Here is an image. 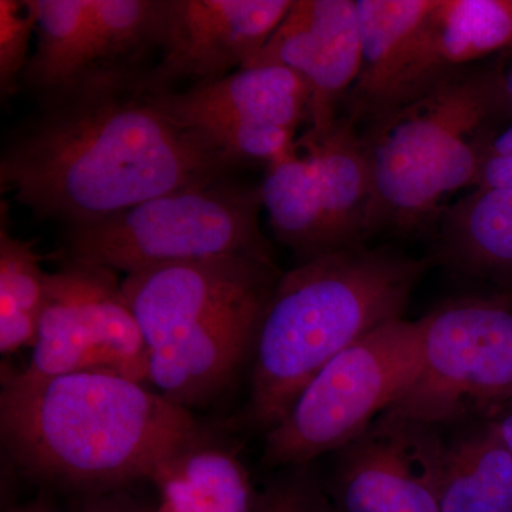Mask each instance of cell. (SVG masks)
I'll return each instance as SVG.
<instances>
[{"label":"cell","mask_w":512,"mask_h":512,"mask_svg":"<svg viewBox=\"0 0 512 512\" xmlns=\"http://www.w3.org/2000/svg\"><path fill=\"white\" fill-rule=\"evenodd\" d=\"M141 80H94L39 101L3 148L2 191L70 227L225 180L239 161L174 119Z\"/></svg>","instance_id":"cell-1"},{"label":"cell","mask_w":512,"mask_h":512,"mask_svg":"<svg viewBox=\"0 0 512 512\" xmlns=\"http://www.w3.org/2000/svg\"><path fill=\"white\" fill-rule=\"evenodd\" d=\"M0 433L26 476L74 493L150 481L201 440L188 409L109 372L6 377Z\"/></svg>","instance_id":"cell-2"},{"label":"cell","mask_w":512,"mask_h":512,"mask_svg":"<svg viewBox=\"0 0 512 512\" xmlns=\"http://www.w3.org/2000/svg\"><path fill=\"white\" fill-rule=\"evenodd\" d=\"M426 261L362 245L282 274L256 335L247 421L274 429L333 357L403 318Z\"/></svg>","instance_id":"cell-3"},{"label":"cell","mask_w":512,"mask_h":512,"mask_svg":"<svg viewBox=\"0 0 512 512\" xmlns=\"http://www.w3.org/2000/svg\"><path fill=\"white\" fill-rule=\"evenodd\" d=\"M507 103L503 79L463 69L367 124L362 136L375 229L417 227L461 188L474 187L490 141L485 128Z\"/></svg>","instance_id":"cell-4"},{"label":"cell","mask_w":512,"mask_h":512,"mask_svg":"<svg viewBox=\"0 0 512 512\" xmlns=\"http://www.w3.org/2000/svg\"><path fill=\"white\" fill-rule=\"evenodd\" d=\"M259 188L222 180L170 192L101 220L70 225L63 259L124 274L228 255L271 258Z\"/></svg>","instance_id":"cell-5"},{"label":"cell","mask_w":512,"mask_h":512,"mask_svg":"<svg viewBox=\"0 0 512 512\" xmlns=\"http://www.w3.org/2000/svg\"><path fill=\"white\" fill-rule=\"evenodd\" d=\"M421 345V319L400 318L333 357L266 433L265 466H308L356 440L409 389Z\"/></svg>","instance_id":"cell-6"},{"label":"cell","mask_w":512,"mask_h":512,"mask_svg":"<svg viewBox=\"0 0 512 512\" xmlns=\"http://www.w3.org/2000/svg\"><path fill=\"white\" fill-rule=\"evenodd\" d=\"M419 372L386 414L450 426L512 399V309L460 299L421 318Z\"/></svg>","instance_id":"cell-7"},{"label":"cell","mask_w":512,"mask_h":512,"mask_svg":"<svg viewBox=\"0 0 512 512\" xmlns=\"http://www.w3.org/2000/svg\"><path fill=\"white\" fill-rule=\"evenodd\" d=\"M109 372L148 383V349L116 271L67 261L47 276L26 377Z\"/></svg>","instance_id":"cell-8"},{"label":"cell","mask_w":512,"mask_h":512,"mask_svg":"<svg viewBox=\"0 0 512 512\" xmlns=\"http://www.w3.org/2000/svg\"><path fill=\"white\" fill-rule=\"evenodd\" d=\"M174 119L210 138L239 163L284 157L309 120L311 90L281 66L244 67L217 82L151 93Z\"/></svg>","instance_id":"cell-9"},{"label":"cell","mask_w":512,"mask_h":512,"mask_svg":"<svg viewBox=\"0 0 512 512\" xmlns=\"http://www.w3.org/2000/svg\"><path fill=\"white\" fill-rule=\"evenodd\" d=\"M292 3L163 0L160 59L141 84L150 93H173L181 83L201 86L237 72L261 52Z\"/></svg>","instance_id":"cell-10"},{"label":"cell","mask_w":512,"mask_h":512,"mask_svg":"<svg viewBox=\"0 0 512 512\" xmlns=\"http://www.w3.org/2000/svg\"><path fill=\"white\" fill-rule=\"evenodd\" d=\"M446 444L436 427L382 414L339 450L330 488L336 512H440Z\"/></svg>","instance_id":"cell-11"},{"label":"cell","mask_w":512,"mask_h":512,"mask_svg":"<svg viewBox=\"0 0 512 512\" xmlns=\"http://www.w3.org/2000/svg\"><path fill=\"white\" fill-rule=\"evenodd\" d=\"M281 276L272 258L228 255L133 272L121 279V291L150 353Z\"/></svg>","instance_id":"cell-12"},{"label":"cell","mask_w":512,"mask_h":512,"mask_svg":"<svg viewBox=\"0 0 512 512\" xmlns=\"http://www.w3.org/2000/svg\"><path fill=\"white\" fill-rule=\"evenodd\" d=\"M360 60L356 0H293L281 25L244 67L281 66L302 77L311 90L308 133L320 136L339 119Z\"/></svg>","instance_id":"cell-13"},{"label":"cell","mask_w":512,"mask_h":512,"mask_svg":"<svg viewBox=\"0 0 512 512\" xmlns=\"http://www.w3.org/2000/svg\"><path fill=\"white\" fill-rule=\"evenodd\" d=\"M275 286L252 293L151 350L148 383L185 409L217 396L254 352Z\"/></svg>","instance_id":"cell-14"},{"label":"cell","mask_w":512,"mask_h":512,"mask_svg":"<svg viewBox=\"0 0 512 512\" xmlns=\"http://www.w3.org/2000/svg\"><path fill=\"white\" fill-rule=\"evenodd\" d=\"M511 45L512 0H434L387 111Z\"/></svg>","instance_id":"cell-15"},{"label":"cell","mask_w":512,"mask_h":512,"mask_svg":"<svg viewBox=\"0 0 512 512\" xmlns=\"http://www.w3.org/2000/svg\"><path fill=\"white\" fill-rule=\"evenodd\" d=\"M362 60L346 119L369 124L389 110L417 33L434 0H356Z\"/></svg>","instance_id":"cell-16"},{"label":"cell","mask_w":512,"mask_h":512,"mask_svg":"<svg viewBox=\"0 0 512 512\" xmlns=\"http://www.w3.org/2000/svg\"><path fill=\"white\" fill-rule=\"evenodd\" d=\"M299 141L315 161L329 254L362 245L369 235L372 177L355 124L339 117L326 133H306Z\"/></svg>","instance_id":"cell-17"},{"label":"cell","mask_w":512,"mask_h":512,"mask_svg":"<svg viewBox=\"0 0 512 512\" xmlns=\"http://www.w3.org/2000/svg\"><path fill=\"white\" fill-rule=\"evenodd\" d=\"M444 259L464 274L512 278V188L474 190L444 211Z\"/></svg>","instance_id":"cell-18"},{"label":"cell","mask_w":512,"mask_h":512,"mask_svg":"<svg viewBox=\"0 0 512 512\" xmlns=\"http://www.w3.org/2000/svg\"><path fill=\"white\" fill-rule=\"evenodd\" d=\"M150 481L168 512H252L256 503L238 458L202 440L158 468Z\"/></svg>","instance_id":"cell-19"},{"label":"cell","mask_w":512,"mask_h":512,"mask_svg":"<svg viewBox=\"0 0 512 512\" xmlns=\"http://www.w3.org/2000/svg\"><path fill=\"white\" fill-rule=\"evenodd\" d=\"M37 12L36 47L20 89L39 101L79 86L89 72L92 50L90 0H33Z\"/></svg>","instance_id":"cell-20"},{"label":"cell","mask_w":512,"mask_h":512,"mask_svg":"<svg viewBox=\"0 0 512 512\" xmlns=\"http://www.w3.org/2000/svg\"><path fill=\"white\" fill-rule=\"evenodd\" d=\"M259 192L279 242L302 262L329 254L315 161L301 141H295L284 157L268 164Z\"/></svg>","instance_id":"cell-21"},{"label":"cell","mask_w":512,"mask_h":512,"mask_svg":"<svg viewBox=\"0 0 512 512\" xmlns=\"http://www.w3.org/2000/svg\"><path fill=\"white\" fill-rule=\"evenodd\" d=\"M440 512H512V456L490 426L446 444Z\"/></svg>","instance_id":"cell-22"},{"label":"cell","mask_w":512,"mask_h":512,"mask_svg":"<svg viewBox=\"0 0 512 512\" xmlns=\"http://www.w3.org/2000/svg\"><path fill=\"white\" fill-rule=\"evenodd\" d=\"M90 3L92 50L89 72L80 84L144 77L147 73L143 69L144 59L160 47L163 0H90Z\"/></svg>","instance_id":"cell-23"},{"label":"cell","mask_w":512,"mask_h":512,"mask_svg":"<svg viewBox=\"0 0 512 512\" xmlns=\"http://www.w3.org/2000/svg\"><path fill=\"white\" fill-rule=\"evenodd\" d=\"M43 256L30 241L12 237L5 215L0 229V352L12 355L35 345L46 305Z\"/></svg>","instance_id":"cell-24"},{"label":"cell","mask_w":512,"mask_h":512,"mask_svg":"<svg viewBox=\"0 0 512 512\" xmlns=\"http://www.w3.org/2000/svg\"><path fill=\"white\" fill-rule=\"evenodd\" d=\"M36 28L33 0H0V92L5 100L19 92Z\"/></svg>","instance_id":"cell-25"},{"label":"cell","mask_w":512,"mask_h":512,"mask_svg":"<svg viewBox=\"0 0 512 512\" xmlns=\"http://www.w3.org/2000/svg\"><path fill=\"white\" fill-rule=\"evenodd\" d=\"M252 512H336L332 498L308 466L293 467L256 497Z\"/></svg>","instance_id":"cell-26"},{"label":"cell","mask_w":512,"mask_h":512,"mask_svg":"<svg viewBox=\"0 0 512 512\" xmlns=\"http://www.w3.org/2000/svg\"><path fill=\"white\" fill-rule=\"evenodd\" d=\"M158 507L148 504L130 493V485L109 490L76 493L73 512H157Z\"/></svg>","instance_id":"cell-27"},{"label":"cell","mask_w":512,"mask_h":512,"mask_svg":"<svg viewBox=\"0 0 512 512\" xmlns=\"http://www.w3.org/2000/svg\"><path fill=\"white\" fill-rule=\"evenodd\" d=\"M474 187L476 190L512 188V156L484 157Z\"/></svg>","instance_id":"cell-28"},{"label":"cell","mask_w":512,"mask_h":512,"mask_svg":"<svg viewBox=\"0 0 512 512\" xmlns=\"http://www.w3.org/2000/svg\"><path fill=\"white\" fill-rule=\"evenodd\" d=\"M488 426L512 456V410L501 414L497 419L491 421Z\"/></svg>","instance_id":"cell-29"},{"label":"cell","mask_w":512,"mask_h":512,"mask_svg":"<svg viewBox=\"0 0 512 512\" xmlns=\"http://www.w3.org/2000/svg\"><path fill=\"white\" fill-rule=\"evenodd\" d=\"M512 156V126L490 141L484 157Z\"/></svg>","instance_id":"cell-30"},{"label":"cell","mask_w":512,"mask_h":512,"mask_svg":"<svg viewBox=\"0 0 512 512\" xmlns=\"http://www.w3.org/2000/svg\"><path fill=\"white\" fill-rule=\"evenodd\" d=\"M9 512H59V511H56L55 508L50 507V505H47L45 503H40V501H37V503L26 505V507L16 508V510H12Z\"/></svg>","instance_id":"cell-31"},{"label":"cell","mask_w":512,"mask_h":512,"mask_svg":"<svg viewBox=\"0 0 512 512\" xmlns=\"http://www.w3.org/2000/svg\"><path fill=\"white\" fill-rule=\"evenodd\" d=\"M503 83L505 97H507L508 106H510V109L512 110V67L507 76H505V79H503Z\"/></svg>","instance_id":"cell-32"},{"label":"cell","mask_w":512,"mask_h":512,"mask_svg":"<svg viewBox=\"0 0 512 512\" xmlns=\"http://www.w3.org/2000/svg\"><path fill=\"white\" fill-rule=\"evenodd\" d=\"M157 512H168V511L165 510V508L161 507V505H160V507H158Z\"/></svg>","instance_id":"cell-33"}]
</instances>
